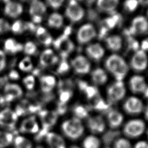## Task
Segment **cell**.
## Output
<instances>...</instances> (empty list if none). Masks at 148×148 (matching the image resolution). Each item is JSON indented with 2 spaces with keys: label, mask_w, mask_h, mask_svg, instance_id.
<instances>
[{
  "label": "cell",
  "mask_w": 148,
  "mask_h": 148,
  "mask_svg": "<svg viewBox=\"0 0 148 148\" xmlns=\"http://www.w3.org/2000/svg\"><path fill=\"white\" fill-rule=\"evenodd\" d=\"M105 66L117 81H122L128 71V65L124 60L117 54H113L107 58Z\"/></svg>",
  "instance_id": "6da1fadb"
},
{
  "label": "cell",
  "mask_w": 148,
  "mask_h": 148,
  "mask_svg": "<svg viewBox=\"0 0 148 148\" xmlns=\"http://www.w3.org/2000/svg\"><path fill=\"white\" fill-rule=\"evenodd\" d=\"M146 131L145 122L141 119L134 118L123 124V131L127 138H138Z\"/></svg>",
  "instance_id": "7a4b0ae2"
},
{
  "label": "cell",
  "mask_w": 148,
  "mask_h": 148,
  "mask_svg": "<svg viewBox=\"0 0 148 148\" xmlns=\"http://www.w3.org/2000/svg\"><path fill=\"white\" fill-rule=\"evenodd\" d=\"M62 130L68 138L75 140L81 137L84 128L80 119L75 117L64 121L62 124Z\"/></svg>",
  "instance_id": "3957f363"
},
{
  "label": "cell",
  "mask_w": 148,
  "mask_h": 148,
  "mask_svg": "<svg viewBox=\"0 0 148 148\" xmlns=\"http://www.w3.org/2000/svg\"><path fill=\"white\" fill-rule=\"evenodd\" d=\"M124 112L131 116H137L143 112L145 106L142 101L136 97H128L123 103Z\"/></svg>",
  "instance_id": "277c9868"
},
{
  "label": "cell",
  "mask_w": 148,
  "mask_h": 148,
  "mask_svg": "<svg viewBox=\"0 0 148 148\" xmlns=\"http://www.w3.org/2000/svg\"><path fill=\"white\" fill-rule=\"evenodd\" d=\"M126 91L122 81H117L111 84L107 90L109 102L116 103L121 101L125 96Z\"/></svg>",
  "instance_id": "5b68a950"
},
{
  "label": "cell",
  "mask_w": 148,
  "mask_h": 148,
  "mask_svg": "<svg viewBox=\"0 0 148 148\" xmlns=\"http://www.w3.org/2000/svg\"><path fill=\"white\" fill-rule=\"evenodd\" d=\"M54 46L60 52L64 58L72 52L74 48V45L68 38V35L64 34L58 37L54 42Z\"/></svg>",
  "instance_id": "8992f818"
},
{
  "label": "cell",
  "mask_w": 148,
  "mask_h": 148,
  "mask_svg": "<svg viewBox=\"0 0 148 148\" xmlns=\"http://www.w3.org/2000/svg\"><path fill=\"white\" fill-rule=\"evenodd\" d=\"M89 130L94 135L103 133L106 129L107 124L105 119L101 115H95L90 117L87 122Z\"/></svg>",
  "instance_id": "52a82bcc"
},
{
  "label": "cell",
  "mask_w": 148,
  "mask_h": 148,
  "mask_svg": "<svg viewBox=\"0 0 148 148\" xmlns=\"http://www.w3.org/2000/svg\"><path fill=\"white\" fill-rule=\"evenodd\" d=\"M65 14L72 22L75 23L82 19L84 12L82 7L75 0H71L66 9Z\"/></svg>",
  "instance_id": "ba28073f"
},
{
  "label": "cell",
  "mask_w": 148,
  "mask_h": 148,
  "mask_svg": "<svg viewBox=\"0 0 148 148\" xmlns=\"http://www.w3.org/2000/svg\"><path fill=\"white\" fill-rule=\"evenodd\" d=\"M18 116L10 108H5L0 112V126L13 129Z\"/></svg>",
  "instance_id": "9c48e42d"
},
{
  "label": "cell",
  "mask_w": 148,
  "mask_h": 148,
  "mask_svg": "<svg viewBox=\"0 0 148 148\" xmlns=\"http://www.w3.org/2000/svg\"><path fill=\"white\" fill-rule=\"evenodd\" d=\"M96 36L94 27L91 24L82 25L78 30L77 40L80 44H84L92 40Z\"/></svg>",
  "instance_id": "30bf717a"
},
{
  "label": "cell",
  "mask_w": 148,
  "mask_h": 148,
  "mask_svg": "<svg viewBox=\"0 0 148 148\" xmlns=\"http://www.w3.org/2000/svg\"><path fill=\"white\" fill-rule=\"evenodd\" d=\"M105 120L108 125L111 128L116 129L124 124V117L120 111L110 109L107 112Z\"/></svg>",
  "instance_id": "8fae6325"
},
{
  "label": "cell",
  "mask_w": 148,
  "mask_h": 148,
  "mask_svg": "<svg viewBox=\"0 0 148 148\" xmlns=\"http://www.w3.org/2000/svg\"><path fill=\"white\" fill-rule=\"evenodd\" d=\"M46 11L45 4L39 0H34L29 7V14L35 23H39L42 21V16Z\"/></svg>",
  "instance_id": "7c38bea8"
},
{
  "label": "cell",
  "mask_w": 148,
  "mask_h": 148,
  "mask_svg": "<svg viewBox=\"0 0 148 148\" xmlns=\"http://www.w3.org/2000/svg\"><path fill=\"white\" fill-rule=\"evenodd\" d=\"M131 67L136 71H142L147 66V57L142 50H138L132 57L131 61Z\"/></svg>",
  "instance_id": "4fadbf2b"
},
{
  "label": "cell",
  "mask_w": 148,
  "mask_h": 148,
  "mask_svg": "<svg viewBox=\"0 0 148 148\" xmlns=\"http://www.w3.org/2000/svg\"><path fill=\"white\" fill-rule=\"evenodd\" d=\"M148 31V21L143 16H138L132 21L128 34H142Z\"/></svg>",
  "instance_id": "5bb4252c"
},
{
  "label": "cell",
  "mask_w": 148,
  "mask_h": 148,
  "mask_svg": "<svg viewBox=\"0 0 148 148\" xmlns=\"http://www.w3.org/2000/svg\"><path fill=\"white\" fill-rule=\"evenodd\" d=\"M39 115L42 121V128L48 131L56 124L58 119V114L55 111L40 110Z\"/></svg>",
  "instance_id": "9a60e30c"
},
{
  "label": "cell",
  "mask_w": 148,
  "mask_h": 148,
  "mask_svg": "<svg viewBox=\"0 0 148 148\" xmlns=\"http://www.w3.org/2000/svg\"><path fill=\"white\" fill-rule=\"evenodd\" d=\"M72 65L75 71L78 74H86L90 70L89 61L83 56H78L72 61Z\"/></svg>",
  "instance_id": "2e32d148"
},
{
  "label": "cell",
  "mask_w": 148,
  "mask_h": 148,
  "mask_svg": "<svg viewBox=\"0 0 148 148\" xmlns=\"http://www.w3.org/2000/svg\"><path fill=\"white\" fill-rule=\"evenodd\" d=\"M5 99L9 102L12 100L20 97L23 94V90L21 87L16 84L13 83H8L4 87Z\"/></svg>",
  "instance_id": "e0dca14e"
},
{
  "label": "cell",
  "mask_w": 148,
  "mask_h": 148,
  "mask_svg": "<svg viewBox=\"0 0 148 148\" xmlns=\"http://www.w3.org/2000/svg\"><path fill=\"white\" fill-rule=\"evenodd\" d=\"M20 131L22 132L36 133L39 131L38 124L34 116H30L24 119L21 124Z\"/></svg>",
  "instance_id": "ac0fdd59"
},
{
  "label": "cell",
  "mask_w": 148,
  "mask_h": 148,
  "mask_svg": "<svg viewBox=\"0 0 148 148\" xmlns=\"http://www.w3.org/2000/svg\"><path fill=\"white\" fill-rule=\"evenodd\" d=\"M130 87L134 93H143L147 88V85L142 76H134L130 80Z\"/></svg>",
  "instance_id": "d6986e66"
},
{
  "label": "cell",
  "mask_w": 148,
  "mask_h": 148,
  "mask_svg": "<svg viewBox=\"0 0 148 148\" xmlns=\"http://www.w3.org/2000/svg\"><path fill=\"white\" fill-rule=\"evenodd\" d=\"M4 12L7 16L12 18H16L19 16L23 12V6L20 3L9 1L6 4Z\"/></svg>",
  "instance_id": "ffe728a7"
},
{
  "label": "cell",
  "mask_w": 148,
  "mask_h": 148,
  "mask_svg": "<svg viewBox=\"0 0 148 148\" xmlns=\"http://www.w3.org/2000/svg\"><path fill=\"white\" fill-rule=\"evenodd\" d=\"M46 141L50 148H65L63 138L54 132H48L46 136Z\"/></svg>",
  "instance_id": "44dd1931"
},
{
  "label": "cell",
  "mask_w": 148,
  "mask_h": 148,
  "mask_svg": "<svg viewBox=\"0 0 148 148\" xmlns=\"http://www.w3.org/2000/svg\"><path fill=\"white\" fill-rule=\"evenodd\" d=\"M86 53L92 60L98 61L104 55L105 51L103 48L98 43H94L89 45L86 48Z\"/></svg>",
  "instance_id": "7402d4cb"
},
{
  "label": "cell",
  "mask_w": 148,
  "mask_h": 148,
  "mask_svg": "<svg viewBox=\"0 0 148 148\" xmlns=\"http://www.w3.org/2000/svg\"><path fill=\"white\" fill-rule=\"evenodd\" d=\"M40 64L43 66H49L55 64L57 60V57L51 49H46L43 51L40 56Z\"/></svg>",
  "instance_id": "603a6c76"
},
{
  "label": "cell",
  "mask_w": 148,
  "mask_h": 148,
  "mask_svg": "<svg viewBox=\"0 0 148 148\" xmlns=\"http://www.w3.org/2000/svg\"><path fill=\"white\" fill-rule=\"evenodd\" d=\"M119 3V0H97L98 8L103 12L112 13L114 12Z\"/></svg>",
  "instance_id": "cb8c5ba5"
},
{
  "label": "cell",
  "mask_w": 148,
  "mask_h": 148,
  "mask_svg": "<svg viewBox=\"0 0 148 148\" xmlns=\"http://www.w3.org/2000/svg\"><path fill=\"white\" fill-rule=\"evenodd\" d=\"M40 82L42 91L49 93L54 88L56 84V79L53 76L46 75L40 77Z\"/></svg>",
  "instance_id": "d4e9b609"
},
{
  "label": "cell",
  "mask_w": 148,
  "mask_h": 148,
  "mask_svg": "<svg viewBox=\"0 0 148 148\" xmlns=\"http://www.w3.org/2000/svg\"><path fill=\"white\" fill-rule=\"evenodd\" d=\"M36 35L40 42L45 46H49L53 42V38L50 34L43 27H39L36 31Z\"/></svg>",
  "instance_id": "484cf974"
},
{
  "label": "cell",
  "mask_w": 148,
  "mask_h": 148,
  "mask_svg": "<svg viewBox=\"0 0 148 148\" xmlns=\"http://www.w3.org/2000/svg\"><path fill=\"white\" fill-rule=\"evenodd\" d=\"M107 47L112 51H117L122 46V39L118 35H112L106 39Z\"/></svg>",
  "instance_id": "4316f807"
},
{
  "label": "cell",
  "mask_w": 148,
  "mask_h": 148,
  "mask_svg": "<svg viewBox=\"0 0 148 148\" xmlns=\"http://www.w3.org/2000/svg\"><path fill=\"white\" fill-rule=\"evenodd\" d=\"M101 145L99 138L94 134L87 136L82 143L83 148H101Z\"/></svg>",
  "instance_id": "83f0119b"
},
{
  "label": "cell",
  "mask_w": 148,
  "mask_h": 148,
  "mask_svg": "<svg viewBox=\"0 0 148 148\" xmlns=\"http://www.w3.org/2000/svg\"><path fill=\"white\" fill-rule=\"evenodd\" d=\"M91 79L95 84L101 85L104 84L107 81L108 76L102 69L97 68L92 72Z\"/></svg>",
  "instance_id": "f1b7e54d"
},
{
  "label": "cell",
  "mask_w": 148,
  "mask_h": 148,
  "mask_svg": "<svg viewBox=\"0 0 148 148\" xmlns=\"http://www.w3.org/2000/svg\"><path fill=\"white\" fill-rule=\"evenodd\" d=\"M4 49L7 52L14 54L21 51L23 49V46L13 39H8L5 42Z\"/></svg>",
  "instance_id": "f546056e"
},
{
  "label": "cell",
  "mask_w": 148,
  "mask_h": 148,
  "mask_svg": "<svg viewBox=\"0 0 148 148\" xmlns=\"http://www.w3.org/2000/svg\"><path fill=\"white\" fill-rule=\"evenodd\" d=\"M47 23L50 27L59 28L63 24V17L59 13H52L48 18Z\"/></svg>",
  "instance_id": "4dcf8cb0"
},
{
  "label": "cell",
  "mask_w": 148,
  "mask_h": 148,
  "mask_svg": "<svg viewBox=\"0 0 148 148\" xmlns=\"http://www.w3.org/2000/svg\"><path fill=\"white\" fill-rule=\"evenodd\" d=\"M14 148H32L31 141L22 136H17L14 140Z\"/></svg>",
  "instance_id": "1f68e13d"
},
{
  "label": "cell",
  "mask_w": 148,
  "mask_h": 148,
  "mask_svg": "<svg viewBox=\"0 0 148 148\" xmlns=\"http://www.w3.org/2000/svg\"><path fill=\"white\" fill-rule=\"evenodd\" d=\"M13 139L12 134L0 131V148H4L9 146L12 143Z\"/></svg>",
  "instance_id": "d6a6232c"
},
{
  "label": "cell",
  "mask_w": 148,
  "mask_h": 148,
  "mask_svg": "<svg viewBox=\"0 0 148 148\" xmlns=\"http://www.w3.org/2000/svg\"><path fill=\"white\" fill-rule=\"evenodd\" d=\"M113 148H133V145L127 138H119L114 142Z\"/></svg>",
  "instance_id": "836d02e7"
},
{
  "label": "cell",
  "mask_w": 148,
  "mask_h": 148,
  "mask_svg": "<svg viewBox=\"0 0 148 148\" xmlns=\"http://www.w3.org/2000/svg\"><path fill=\"white\" fill-rule=\"evenodd\" d=\"M73 112L75 115V117L82 119L86 118L88 116V110L87 108L82 105H76L73 108Z\"/></svg>",
  "instance_id": "e575fe53"
},
{
  "label": "cell",
  "mask_w": 148,
  "mask_h": 148,
  "mask_svg": "<svg viewBox=\"0 0 148 148\" xmlns=\"http://www.w3.org/2000/svg\"><path fill=\"white\" fill-rule=\"evenodd\" d=\"M12 30L14 33L21 34L27 30V23L21 20H17L12 26Z\"/></svg>",
  "instance_id": "d590c367"
},
{
  "label": "cell",
  "mask_w": 148,
  "mask_h": 148,
  "mask_svg": "<svg viewBox=\"0 0 148 148\" xmlns=\"http://www.w3.org/2000/svg\"><path fill=\"white\" fill-rule=\"evenodd\" d=\"M18 66L21 70L25 72H28L32 70L33 64L31 58L29 57H26L21 60L19 63Z\"/></svg>",
  "instance_id": "8d00e7d4"
},
{
  "label": "cell",
  "mask_w": 148,
  "mask_h": 148,
  "mask_svg": "<svg viewBox=\"0 0 148 148\" xmlns=\"http://www.w3.org/2000/svg\"><path fill=\"white\" fill-rule=\"evenodd\" d=\"M120 16L117 14H115L113 15L111 17L108 18L105 20V27L108 28H113L119 21Z\"/></svg>",
  "instance_id": "74e56055"
},
{
  "label": "cell",
  "mask_w": 148,
  "mask_h": 148,
  "mask_svg": "<svg viewBox=\"0 0 148 148\" xmlns=\"http://www.w3.org/2000/svg\"><path fill=\"white\" fill-rule=\"evenodd\" d=\"M24 52L28 55L34 54L36 51V46L32 42H28L24 46Z\"/></svg>",
  "instance_id": "f35d334b"
},
{
  "label": "cell",
  "mask_w": 148,
  "mask_h": 148,
  "mask_svg": "<svg viewBox=\"0 0 148 148\" xmlns=\"http://www.w3.org/2000/svg\"><path fill=\"white\" fill-rule=\"evenodd\" d=\"M72 82L69 80H64L61 81L59 83V92L64 91H72Z\"/></svg>",
  "instance_id": "ab89813d"
},
{
  "label": "cell",
  "mask_w": 148,
  "mask_h": 148,
  "mask_svg": "<svg viewBox=\"0 0 148 148\" xmlns=\"http://www.w3.org/2000/svg\"><path fill=\"white\" fill-rule=\"evenodd\" d=\"M59 97H60V102L62 103H66L69 99L71 98L72 95V91H64L59 92Z\"/></svg>",
  "instance_id": "60d3db41"
},
{
  "label": "cell",
  "mask_w": 148,
  "mask_h": 148,
  "mask_svg": "<svg viewBox=\"0 0 148 148\" xmlns=\"http://www.w3.org/2000/svg\"><path fill=\"white\" fill-rule=\"evenodd\" d=\"M23 83L28 90H32L35 86V79L32 75H28L24 78Z\"/></svg>",
  "instance_id": "b9f144b4"
},
{
  "label": "cell",
  "mask_w": 148,
  "mask_h": 148,
  "mask_svg": "<svg viewBox=\"0 0 148 148\" xmlns=\"http://www.w3.org/2000/svg\"><path fill=\"white\" fill-rule=\"evenodd\" d=\"M83 91L86 94L88 98H93L95 95H96L97 93V90L95 87L92 86H89L88 85L85 87Z\"/></svg>",
  "instance_id": "7bdbcfd3"
},
{
  "label": "cell",
  "mask_w": 148,
  "mask_h": 148,
  "mask_svg": "<svg viewBox=\"0 0 148 148\" xmlns=\"http://www.w3.org/2000/svg\"><path fill=\"white\" fill-rule=\"evenodd\" d=\"M137 0H126L124 3V8L130 12L134 11L138 6Z\"/></svg>",
  "instance_id": "ee69618b"
},
{
  "label": "cell",
  "mask_w": 148,
  "mask_h": 148,
  "mask_svg": "<svg viewBox=\"0 0 148 148\" xmlns=\"http://www.w3.org/2000/svg\"><path fill=\"white\" fill-rule=\"evenodd\" d=\"M10 28L9 23L5 19L0 18V34L7 32Z\"/></svg>",
  "instance_id": "f6af8a7d"
},
{
  "label": "cell",
  "mask_w": 148,
  "mask_h": 148,
  "mask_svg": "<svg viewBox=\"0 0 148 148\" xmlns=\"http://www.w3.org/2000/svg\"><path fill=\"white\" fill-rule=\"evenodd\" d=\"M67 110V106L66 105V103H62V102H59L57 105V113L58 114H64Z\"/></svg>",
  "instance_id": "bcb514c9"
},
{
  "label": "cell",
  "mask_w": 148,
  "mask_h": 148,
  "mask_svg": "<svg viewBox=\"0 0 148 148\" xmlns=\"http://www.w3.org/2000/svg\"><path fill=\"white\" fill-rule=\"evenodd\" d=\"M64 1V0H47L49 4L54 9L59 8Z\"/></svg>",
  "instance_id": "7dc6e473"
},
{
  "label": "cell",
  "mask_w": 148,
  "mask_h": 148,
  "mask_svg": "<svg viewBox=\"0 0 148 148\" xmlns=\"http://www.w3.org/2000/svg\"><path fill=\"white\" fill-rule=\"evenodd\" d=\"M69 69V65L65 61H62L60 64L59 67L58 68V72L60 73H62L66 72Z\"/></svg>",
  "instance_id": "c3c4849f"
},
{
  "label": "cell",
  "mask_w": 148,
  "mask_h": 148,
  "mask_svg": "<svg viewBox=\"0 0 148 148\" xmlns=\"http://www.w3.org/2000/svg\"><path fill=\"white\" fill-rule=\"evenodd\" d=\"M6 65V57L5 53L0 50V72L2 71Z\"/></svg>",
  "instance_id": "681fc988"
},
{
  "label": "cell",
  "mask_w": 148,
  "mask_h": 148,
  "mask_svg": "<svg viewBox=\"0 0 148 148\" xmlns=\"http://www.w3.org/2000/svg\"><path fill=\"white\" fill-rule=\"evenodd\" d=\"M133 148H148V142L146 140H139L135 143Z\"/></svg>",
  "instance_id": "f907efd6"
},
{
  "label": "cell",
  "mask_w": 148,
  "mask_h": 148,
  "mask_svg": "<svg viewBox=\"0 0 148 148\" xmlns=\"http://www.w3.org/2000/svg\"><path fill=\"white\" fill-rule=\"evenodd\" d=\"M142 50H148V38L145 39L142 42Z\"/></svg>",
  "instance_id": "816d5d0a"
},
{
  "label": "cell",
  "mask_w": 148,
  "mask_h": 148,
  "mask_svg": "<svg viewBox=\"0 0 148 148\" xmlns=\"http://www.w3.org/2000/svg\"><path fill=\"white\" fill-rule=\"evenodd\" d=\"M9 76L12 79H17L18 77V74L16 71H12L9 73Z\"/></svg>",
  "instance_id": "f5cc1de1"
},
{
  "label": "cell",
  "mask_w": 148,
  "mask_h": 148,
  "mask_svg": "<svg viewBox=\"0 0 148 148\" xmlns=\"http://www.w3.org/2000/svg\"><path fill=\"white\" fill-rule=\"evenodd\" d=\"M143 113H144L145 119L148 121V103L146 105V106H145V108L143 110Z\"/></svg>",
  "instance_id": "db71d44e"
},
{
  "label": "cell",
  "mask_w": 148,
  "mask_h": 148,
  "mask_svg": "<svg viewBox=\"0 0 148 148\" xmlns=\"http://www.w3.org/2000/svg\"><path fill=\"white\" fill-rule=\"evenodd\" d=\"M6 80V77H0V88L3 87Z\"/></svg>",
  "instance_id": "11a10c76"
},
{
  "label": "cell",
  "mask_w": 148,
  "mask_h": 148,
  "mask_svg": "<svg viewBox=\"0 0 148 148\" xmlns=\"http://www.w3.org/2000/svg\"><path fill=\"white\" fill-rule=\"evenodd\" d=\"M82 2H83L84 3H85L87 5H90L95 0H80Z\"/></svg>",
  "instance_id": "9f6ffc18"
},
{
  "label": "cell",
  "mask_w": 148,
  "mask_h": 148,
  "mask_svg": "<svg viewBox=\"0 0 148 148\" xmlns=\"http://www.w3.org/2000/svg\"><path fill=\"white\" fill-rule=\"evenodd\" d=\"M139 2L143 5H148V0H139Z\"/></svg>",
  "instance_id": "6f0895ef"
},
{
  "label": "cell",
  "mask_w": 148,
  "mask_h": 148,
  "mask_svg": "<svg viewBox=\"0 0 148 148\" xmlns=\"http://www.w3.org/2000/svg\"><path fill=\"white\" fill-rule=\"evenodd\" d=\"M144 94H145V96L148 98V87H147L146 89L145 90V91H144Z\"/></svg>",
  "instance_id": "680465c9"
},
{
  "label": "cell",
  "mask_w": 148,
  "mask_h": 148,
  "mask_svg": "<svg viewBox=\"0 0 148 148\" xmlns=\"http://www.w3.org/2000/svg\"><path fill=\"white\" fill-rule=\"evenodd\" d=\"M3 99L2 97H0V104L1 103H3Z\"/></svg>",
  "instance_id": "91938a15"
},
{
  "label": "cell",
  "mask_w": 148,
  "mask_h": 148,
  "mask_svg": "<svg viewBox=\"0 0 148 148\" xmlns=\"http://www.w3.org/2000/svg\"><path fill=\"white\" fill-rule=\"evenodd\" d=\"M70 148H79V147H77V146H71Z\"/></svg>",
  "instance_id": "94428289"
},
{
  "label": "cell",
  "mask_w": 148,
  "mask_h": 148,
  "mask_svg": "<svg viewBox=\"0 0 148 148\" xmlns=\"http://www.w3.org/2000/svg\"><path fill=\"white\" fill-rule=\"evenodd\" d=\"M0 1H3V2H9V0H0Z\"/></svg>",
  "instance_id": "6125c7cd"
},
{
  "label": "cell",
  "mask_w": 148,
  "mask_h": 148,
  "mask_svg": "<svg viewBox=\"0 0 148 148\" xmlns=\"http://www.w3.org/2000/svg\"><path fill=\"white\" fill-rule=\"evenodd\" d=\"M36 148H44L43 147H42V146H38V147H36Z\"/></svg>",
  "instance_id": "be15d7a7"
},
{
  "label": "cell",
  "mask_w": 148,
  "mask_h": 148,
  "mask_svg": "<svg viewBox=\"0 0 148 148\" xmlns=\"http://www.w3.org/2000/svg\"><path fill=\"white\" fill-rule=\"evenodd\" d=\"M146 134H147V136L148 137V128H147V130H146Z\"/></svg>",
  "instance_id": "e7e4bbea"
},
{
  "label": "cell",
  "mask_w": 148,
  "mask_h": 148,
  "mask_svg": "<svg viewBox=\"0 0 148 148\" xmlns=\"http://www.w3.org/2000/svg\"><path fill=\"white\" fill-rule=\"evenodd\" d=\"M147 16H148V10H147Z\"/></svg>",
  "instance_id": "03108f58"
},
{
  "label": "cell",
  "mask_w": 148,
  "mask_h": 148,
  "mask_svg": "<svg viewBox=\"0 0 148 148\" xmlns=\"http://www.w3.org/2000/svg\"><path fill=\"white\" fill-rule=\"evenodd\" d=\"M105 148H110V147H105Z\"/></svg>",
  "instance_id": "003e7915"
}]
</instances>
